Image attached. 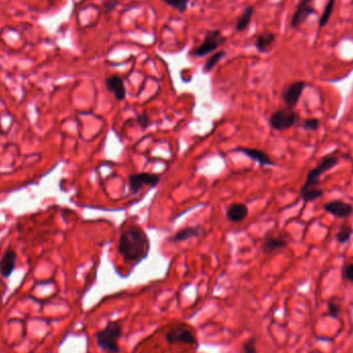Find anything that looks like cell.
Masks as SVG:
<instances>
[{
	"instance_id": "6da1fadb",
	"label": "cell",
	"mask_w": 353,
	"mask_h": 353,
	"mask_svg": "<svg viewBox=\"0 0 353 353\" xmlns=\"http://www.w3.org/2000/svg\"><path fill=\"white\" fill-rule=\"evenodd\" d=\"M150 250V241L139 226H130L120 236L118 251L126 262H139Z\"/></svg>"
},
{
	"instance_id": "7a4b0ae2",
	"label": "cell",
	"mask_w": 353,
	"mask_h": 353,
	"mask_svg": "<svg viewBox=\"0 0 353 353\" xmlns=\"http://www.w3.org/2000/svg\"><path fill=\"white\" fill-rule=\"evenodd\" d=\"M122 324L120 321H109L106 326L95 334L97 346L108 353H119V340L122 337Z\"/></svg>"
},
{
	"instance_id": "3957f363",
	"label": "cell",
	"mask_w": 353,
	"mask_h": 353,
	"mask_svg": "<svg viewBox=\"0 0 353 353\" xmlns=\"http://www.w3.org/2000/svg\"><path fill=\"white\" fill-rule=\"evenodd\" d=\"M339 162L338 158L335 155H326L324 156L319 164L311 169L307 174V179L303 187L301 188V191L309 190V189H316L319 188L318 185L320 184V175L323 174L325 171L329 170L330 168H333L335 165H337Z\"/></svg>"
},
{
	"instance_id": "277c9868",
	"label": "cell",
	"mask_w": 353,
	"mask_h": 353,
	"mask_svg": "<svg viewBox=\"0 0 353 353\" xmlns=\"http://www.w3.org/2000/svg\"><path fill=\"white\" fill-rule=\"evenodd\" d=\"M226 41V37L222 35L221 31L220 30H210L207 32L204 41L202 42V45L196 47L194 50H192L191 54L196 57L201 58L205 57L208 54L216 51L218 48L224 45Z\"/></svg>"
},
{
	"instance_id": "5b68a950",
	"label": "cell",
	"mask_w": 353,
	"mask_h": 353,
	"mask_svg": "<svg viewBox=\"0 0 353 353\" xmlns=\"http://www.w3.org/2000/svg\"><path fill=\"white\" fill-rule=\"evenodd\" d=\"M299 119H300L299 114L295 112L293 109H289V108L279 109V111L275 112L271 116L270 124L274 129L278 131H283L286 129H289L293 125H296Z\"/></svg>"
},
{
	"instance_id": "8992f818",
	"label": "cell",
	"mask_w": 353,
	"mask_h": 353,
	"mask_svg": "<svg viewBox=\"0 0 353 353\" xmlns=\"http://www.w3.org/2000/svg\"><path fill=\"white\" fill-rule=\"evenodd\" d=\"M160 181V175L150 172L132 173L128 177V183L132 194H138L144 185L155 187Z\"/></svg>"
},
{
	"instance_id": "52a82bcc",
	"label": "cell",
	"mask_w": 353,
	"mask_h": 353,
	"mask_svg": "<svg viewBox=\"0 0 353 353\" xmlns=\"http://www.w3.org/2000/svg\"><path fill=\"white\" fill-rule=\"evenodd\" d=\"M306 85L307 84L305 81H297L284 88L282 92V98L287 108L293 109L298 105Z\"/></svg>"
},
{
	"instance_id": "ba28073f",
	"label": "cell",
	"mask_w": 353,
	"mask_h": 353,
	"mask_svg": "<svg viewBox=\"0 0 353 353\" xmlns=\"http://www.w3.org/2000/svg\"><path fill=\"white\" fill-rule=\"evenodd\" d=\"M313 2L314 0H301L296 8V11L290 21L291 28H300L308 20L309 17L316 13V10L312 6Z\"/></svg>"
},
{
	"instance_id": "9c48e42d",
	"label": "cell",
	"mask_w": 353,
	"mask_h": 353,
	"mask_svg": "<svg viewBox=\"0 0 353 353\" xmlns=\"http://www.w3.org/2000/svg\"><path fill=\"white\" fill-rule=\"evenodd\" d=\"M165 341L168 344H186L191 345L196 342L194 335L190 329H188L186 326L180 325L169 329L165 334Z\"/></svg>"
},
{
	"instance_id": "30bf717a",
	"label": "cell",
	"mask_w": 353,
	"mask_h": 353,
	"mask_svg": "<svg viewBox=\"0 0 353 353\" xmlns=\"http://www.w3.org/2000/svg\"><path fill=\"white\" fill-rule=\"evenodd\" d=\"M105 87L107 88V90L113 93L115 98L119 101H122L126 97V89L124 86L123 79L117 75L109 76L105 79L104 81Z\"/></svg>"
},
{
	"instance_id": "8fae6325",
	"label": "cell",
	"mask_w": 353,
	"mask_h": 353,
	"mask_svg": "<svg viewBox=\"0 0 353 353\" xmlns=\"http://www.w3.org/2000/svg\"><path fill=\"white\" fill-rule=\"evenodd\" d=\"M234 151L245 154L247 157L258 162L260 165H275V162L272 160V158L262 150L254 149V148L240 147V148H237Z\"/></svg>"
},
{
	"instance_id": "7c38bea8",
	"label": "cell",
	"mask_w": 353,
	"mask_h": 353,
	"mask_svg": "<svg viewBox=\"0 0 353 353\" xmlns=\"http://www.w3.org/2000/svg\"><path fill=\"white\" fill-rule=\"evenodd\" d=\"M323 209L333 216L342 219L349 217L353 213V207L350 204L341 201H334L327 203L323 206Z\"/></svg>"
},
{
	"instance_id": "4fadbf2b",
	"label": "cell",
	"mask_w": 353,
	"mask_h": 353,
	"mask_svg": "<svg viewBox=\"0 0 353 353\" xmlns=\"http://www.w3.org/2000/svg\"><path fill=\"white\" fill-rule=\"evenodd\" d=\"M17 253L14 250H8L3 258L0 259V274L3 277L9 278L16 268Z\"/></svg>"
},
{
	"instance_id": "5bb4252c",
	"label": "cell",
	"mask_w": 353,
	"mask_h": 353,
	"mask_svg": "<svg viewBox=\"0 0 353 353\" xmlns=\"http://www.w3.org/2000/svg\"><path fill=\"white\" fill-rule=\"evenodd\" d=\"M249 214L248 207L245 204H233L226 211V217L231 222L239 223Z\"/></svg>"
},
{
	"instance_id": "9a60e30c",
	"label": "cell",
	"mask_w": 353,
	"mask_h": 353,
	"mask_svg": "<svg viewBox=\"0 0 353 353\" xmlns=\"http://www.w3.org/2000/svg\"><path fill=\"white\" fill-rule=\"evenodd\" d=\"M276 42V35L272 32L261 33L255 40V48L260 53H268Z\"/></svg>"
},
{
	"instance_id": "2e32d148",
	"label": "cell",
	"mask_w": 353,
	"mask_h": 353,
	"mask_svg": "<svg viewBox=\"0 0 353 353\" xmlns=\"http://www.w3.org/2000/svg\"><path fill=\"white\" fill-rule=\"evenodd\" d=\"M288 242L282 237H270L262 244V250L266 254H271L287 246Z\"/></svg>"
},
{
	"instance_id": "e0dca14e",
	"label": "cell",
	"mask_w": 353,
	"mask_h": 353,
	"mask_svg": "<svg viewBox=\"0 0 353 353\" xmlns=\"http://www.w3.org/2000/svg\"><path fill=\"white\" fill-rule=\"evenodd\" d=\"M202 227L201 226H189L181 229L177 233L173 234V237L169 238V241L172 243H181L184 241H188L190 239L196 238L201 234L202 232Z\"/></svg>"
},
{
	"instance_id": "ac0fdd59",
	"label": "cell",
	"mask_w": 353,
	"mask_h": 353,
	"mask_svg": "<svg viewBox=\"0 0 353 353\" xmlns=\"http://www.w3.org/2000/svg\"><path fill=\"white\" fill-rule=\"evenodd\" d=\"M254 12H255V10H254L253 7H248V8L245 9L244 12H243L241 17L237 21L236 29H237L238 32L245 31L249 27V25L251 23L252 17L254 15Z\"/></svg>"
},
{
	"instance_id": "d6986e66",
	"label": "cell",
	"mask_w": 353,
	"mask_h": 353,
	"mask_svg": "<svg viewBox=\"0 0 353 353\" xmlns=\"http://www.w3.org/2000/svg\"><path fill=\"white\" fill-rule=\"evenodd\" d=\"M335 5H336V0H327V3L324 7V10L321 14V17L319 19V27L320 28H323L327 25L330 17H332V15H333Z\"/></svg>"
},
{
	"instance_id": "ffe728a7",
	"label": "cell",
	"mask_w": 353,
	"mask_h": 353,
	"mask_svg": "<svg viewBox=\"0 0 353 353\" xmlns=\"http://www.w3.org/2000/svg\"><path fill=\"white\" fill-rule=\"evenodd\" d=\"M226 56V52L221 50V51H218L217 53H215L214 55H212L206 62L205 66H204V72L205 73H210L214 70L215 66L221 61L224 57Z\"/></svg>"
},
{
	"instance_id": "44dd1931",
	"label": "cell",
	"mask_w": 353,
	"mask_h": 353,
	"mask_svg": "<svg viewBox=\"0 0 353 353\" xmlns=\"http://www.w3.org/2000/svg\"><path fill=\"white\" fill-rule=\"evenodd\" d=\"M160 2L164 3L172 9H175L180 13H185L187 11L190 0H160Z\"/></svg>"
},
{
	"instance_id": "7402d4cb",
	"label": "cell",
	"mask_w": 353,
	"mask_h": 353,
	"mask_svg": "<svg viewBox=\"0 0 353 353\" xmlns=\"http://www.w3.org/2000/svg\"><path fill=\"white\" fill-rule=\"evenodd\" d=\"M352 234V228L349 224L344 223L340 226V229L337 233V240L341 244H344V243H347Z\"/></svg>"
},
{
	"instance_id": "603a6c76",
	"label": "cell",
	"mask_w": 353,
	"mask_h": 353,
	"mask_svg": "<svg viewBox=\"0 0 353 353\" xmlns=\"http://www.w3.org/2000/svg\"><path fill=\"white\" fill-rule=\"evenodd\" d=\"M320 125V122L318 119L316 118H309L307 120H305L302 124V127L305 129V130H310V131H315L318 129Z\"/></svg>"
},
{
	"instance_id": "cb8c5ba5",
	"label": "cell",
	"mask_w": 353,
	"mask_h": 353,
	"mask_svg": "<svg viewBox=\"0 0 353 353\" xmlns=\"http://www.w3.org/2000/svg\"><path fill=\"white\" fill-rule=\"evenodd\" d=\"M327 313L328 316L333 318H338L341 313V307L338 304H335L333 302H329L327 305Z\"/></svg>"
},
{
	"instance_id": "d4e9b609",
	"label": "cell",
	"mask_w": 353,
	"mask_h": 353,
	"mask_svg": "<svg viewBox=\"0 0 353 353\" xmlns=\"http://www.w3.org/2000/svg\"><path fill=\"white\" fill-rule=\"evenodd\" d=\"M243 350L244 353H258L256 349V339L250 338L244 344H243Z\"/></svg>"
},
{
	"instance_id": "484cf974",
	"label": "cell",
	"mask_w": 353,
	"mask_h": 353,
	"mask_svg": "<svg viewBox=\"0 0 353 353\" xmlns=\"http://www.w3.org/2000/svg\"><path fill=\"white\" fill-rule=\"evenodd\" d=\"M137 122L142 127V129H147L148 126L151 124V119L150 116L146 112H144L137 117Z\"/></svg>"
},
{
	"instance_id": "4316f807",
	"label": "cell",
	"mask_w": 353,
	"mask_h": 353,
	"mask_svg": "<svg viewBox=\"0 0 353 353\" xmlns=\"http://www.w3.org/2000/svg\"><path fill=\"white\" fill-rule=\"evenodd\" d=\"M118 6H119V2H117V0H107V2L103 3L102 5L103 13L104 14L112 13Z\"/></svg>"
},
{
	"instance_id": "83f0119b",
	"label": "cell",
	"mask_w": 353,
	"mask_h": 353,
	"mask_svg": "<svg viewBox=\"0 0 353 353\" xmlns=\"http://www.w3.org/2000/svg\"><path fill=\"white\" fill-rule=\"evenodd\" d=\"M343 277L349 281L353 283V263L348 264L343 270Z\"/></svg>"
},
{
	"instance_id": "f1b7e54d",
	"label": "cell",
	"mask_w": 353,
	"mask_h": 353,
	"mask_svg": "<svg viewBox=\"0 0 353 353\" xmlns=\"http://www.w3.org/2000/svg\"><path fill=\"white\" fill-rule=\"evenodd\" d=\"M0 301H2V293H0Z\"/></svg>"
}]
</instances>
